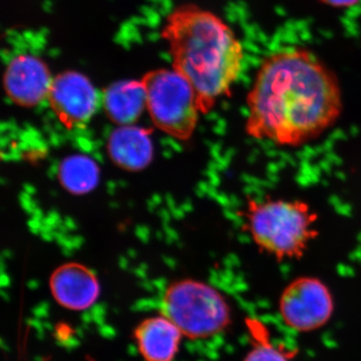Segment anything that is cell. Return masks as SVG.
Masks as SVG:
<instances>
[{
    "label": "cell",
    "mask_w": 361,
    "mask_h": 361,
    "mask_svg": "<svg viewBox=\"0 0 361 361\" xmlns=\"http://www.w3.org/2000/svg\"><path fill=\"white\" fill-rule=\"evenodd\" d=\"M247 106L249 137L298 148L334 127L343 103L336 75L310 51L290 49L265 59Z\"/></svg>",
    "instance_id": "6da1fadb"
},
{
    "label": "cell",
    "mask_w": 361,
    "mask_h": 361,
    "mask_svg": "<svg viewBox=\"0 0 361 361\" xmlns=\"http://www.w3.org/2000/svg\"><path fill=\"white\" fill-rule=\"evenodd\" d=\"M161 35L169 45L173 70L191 85L199 110L206 115L238 78L242 44L227 23L195 4L169 14Z\"/></svg>",
    "instance_id": "7a4b0ae2"
},
{
    "label": "cell",
    "mask_w": 361,
    "mask_h": 361,
    "mask_svg": "<svg viewBox=\"0 0 361 361\" xmlns=\"http://www.w3.org/2000/svg\"><path fill=\"white\" fill-rule=\"evenodd\" d=\"M246 226L260 250L279 262L298 260L319 235L317 213L302 200H249Z\"/></svg>",
    "instance_id": "3957f363"
},
{
    "label": "cell",
    "mask_w": 361,
    "mask_h": 361,
    "mask_svg": "<svg viewBox=\"0 0 361 361\" xmlns=\"http://www.w3.org/2000/svg\"><path fill=\"white\" fill-rule=\"evenodd\" d=\"M160 305L161 314L192 341L217 336L231 323V308L223 294L198 280L172 282Z\"/></svg>",
    "instance_id": "277c9868"
},
{
    "label": "cell",
    "mask_w": 361,
    "mask_h": 361,
    "mask_svg": "<svg viewBox=\"0 0 361 361\" xmlns=\"http://www.w3.org/2000/svg\"><path fill=\"white\" fill-rule=\"evenodd\" d=\"M141 80L155 127L175 139L189 140L201 114L189 82L175 70L166 68L149 71Z\"/></svg>",
    "instance_id": "5b68a950"
},
{
    "label": "cell",
    "mask_w": 361,
    "mask_h": 361,
    "mask_svg": "<svg viewBox=\"0 0 361 361\" xmlns=\"http://www.w3.org/2000/svg\"><path fill=\"white\" fill-rule=\"evenodd\" d=\"M334 312V296L326 284L316 277L296 278L280 296V316L294 331L311 332L322 329Z\"/></svg>",
    "instance_id": "8992f818"
},
{
    "label": "cell",
    "mask_w": 361,
    "mask_h": 361,
    "mask_svg": "<svg viewBox=\"0 0 361 361\" xmlns=\"http://www.w3.org/2000/svg\"><path fill=\"white\" fill-rule=\"evenodd\" d=\"M47 99L68 129L89 123L102 104V96L94 85L77 71H65L56 75L52 80Z\"/></svg>",
    "instance_id": "52a82bcc"
},
{
    "label": "cell",
    "mask_w": 361,
    "mask_h": 361,
    "mask_svg": "<svg viewBox=\"0 0 361 361\" xmlns=\"http://www.w3.org/2000/svg\"><path fill=\"white\" fill-rule=\"evenodd\" d=\"M51 71L42 59L23 54L11 61L4 73L7 96L18 106L32 108L47 99L52 84Z\"/></svg>",
    "instance_id": "ba28073f"
},
{
    "label": "cell",
    "mask_w": 361,
    "mask_h": 361,
    "mask_svg": "<svg viewBox=\"0 0 361 361\" xmlns=\"http://www.w3.org/2000/svg\"><path fill=\"white\" fill-rule=\"evenodd\" d=\"M49 287L54 300L73 311L89 310L101 294V285L94 271L77 262L56 268L49 279Z\"/></svg>",
    "instance_id": "9c48e42d"
},
{
    "label": "cell",
    "mask_w": 361,
    "mask_h": 361,
    "mask_svg": "<svg viewBox=\"0 0 361 361\" xmlns=\"http://www.w3.org/2000/svg\"><path fill=\"white\" fill-rule=\"evenodd\" d=\"M151 130L139 126H118L111 133L106 149L111 161L123 170L139 172L154 158Z\"/></svg>",
    "instance_id": "30bf717a"
},
{
    "label": "cell",
    "mask_w": 361,
    "mask_h": 361,
    "mask_svg": "<svg viewBox=\"0 0 361 361\" xmlns=\"http://www.w3.org/2000/svg\"><path fill=\"white\" fill-rule=\"evenodd\" d=\"M134 338L145 361H173L183 334L174 323L160 314L140 322L134 330Z\"/></svg>",
    "instance_id": "8fae6325"
},
{
    "label": "cell",
    "mask_w": 361,
    "mask_h": 361,
    "mask_svg": "<svg viewBox=\"0 0 361 361\" xmlns=\"http://www.w3.org/2000/svg\"><path fill=\"white\" fill-rule=\"evenodd\" d=\"M104 113L118 126L135 125L147 109L142 80H121L109 85L102 96Z\"/></svg>",
    "instance_id": "7c38bea8"
},
{
    "label": "cell",
    "mask_w": 361,
    "mask_h": 361,
    "mask_svg": "<svg viewBox=\"0 0 361 361\" xmlns=\"http://www.w3.org/2000/svg\"><path fill=\"white\" fill-rule=\"evenodd\" d=\"M58 178L66 191L73 195L90 193L101 179V170L96 161L85 155L66 157L59 166Z\"/></svg>",
    "instance_id": "4fadbf2b"
},
{
    "label": "cell",
    "mask_w": 361,
    "mask_h": 361,
    "mask_svg": "<svg viewBox=\"0 0 361 361\" xmlns=\"http://www.w3.org/2000/svg\"><path fill=\"white\" fill-rule=\"evenodd\" d=\"M250 329L253 332V345L243 361H290L281 349L271 343L268 338H265L264 334H260L256 325L250 326Z\"/></svg>",
    "instance_id": "5bb4252c"
},
{
    "label": "cell",
    "mask_w": 361,
    "mask_h": 361,
    "mask_svg": "<svg viewBox=\"0 0 361 361\" xmlns=\"http://www.w3.org/2000/svg\"><path fill=\"white\" fill-rule=\"evenodd\" d=\"M332 7H349L355 6L360 0H322Z\"/></svg>",
    "instance_id": "9a60e30c"
}]
</instances>
